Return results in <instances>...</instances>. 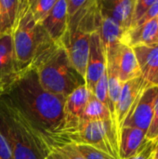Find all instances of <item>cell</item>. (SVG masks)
I'll return each instance as SVG.
<instances>
[{
  "instance_id": "6da1fadb",
  "label": "cell",
  "mask_w": 158,
  "mask_h": 159,
  "mask_svg": "<svg viewBox=\"0 0 158 159\" xmlns=\"http://www.w3.org/2000/svg\"><path fill=\"white\" fill-rule=\"evenodd\" d=\"M7 94L50 145L51 139L62 129L66 99L46 90L30 66L14 80Z\"/></svg>"
},
{
  "instance_id": "7a4b0ae2",
  "label": "cell",
  "mask_w": 158,
  "mask_h": 159,
  "mask_svg": "<svg viewBox=\"0 0 158 159\" xmlns=\"http://www.w3.org/2000/svg\"><path fill=\"white\" fill-rule=\"evenodd\" d=\"M29 66L46 90L65 99L85 84V79L73 67L62 42H53L47 38Z\"/></svg>"
},
{
  "instance_id": "3957f363",
  "label": "cell",
  "mask_w": 158,
  "mask_h": 159,
  "mask_svg": "<svg viewBox=\"0 0 158 159\" xmlns=\"http://www.w3.org/2000/svg\"><path fill=\"white\" fill-rule=\"evenodd\" d=\"M0 130L14 159H45L49 143L13 100L0 96Z\"/></svg>"
},
{
  "instance_id": "277c9868",
  "label": "cell",
  "mask_w": 158,
  "mask_h": 159,
  "mask_svg": "<svg viewBox=\"0 0 158 159\" xmlns=\"http://www.w3.org/2000/svg\"><path fill=\"white\" fill-rule=\"evenodd\" d=\"M87 144L119 159L118 130L112 120L79 121L70 129L56 135L51 144Z\"/></svg>"
},
{
  "instance_id": "5b68a950",
  "label": "cell",
  "mask_w": 158,
  "mask_h": 159,
  "mask_svg": "<svg viewBox=\"0 0 158 159\" xmlns=\"http://www.w3.org/2000/svg\"><path fill=\"white\" fill-rule=\"evenodd\" d=\"M18 65L29 66L41 45L48 38L31 11L29 0H19L11 32Z\"/></svg>"
},
{
  "instance_id": "8992f818",
  "label": "cell",
  "mask_w": 158,
  "mask_h": 159,
  "mask_svg": "<svg viewBox=\"0 0 158 159\" xmlns=\"http://www.w3.org/2000/svg\"><path fill=\"white\" fill-rule=\"evenodd\" d=\"M158 98L157 87L145 89L131 107L122 127H131L147 132L154 116V109Z\"/></svg>"
},
{
  "instance_id": "52a82bcc",
  "label": "cell",
  "mask_w": 158,
  "mask_h": 159,
  "mask_svg": "<svg viewBox=\"0 0 158 159\" xmlns=\"http://www.w3.org/2000/svg\"><path fill=\"white\" fill-rule=\"evenodd\" d=\"M106 59L107 65L115 70L123 84L142 76L140 66L132 48L119 44L106 52Z\"/></svg>"
},
{
  "instance_id": "ba28073f",
  "label": "cell",
  "mask_w": 158,
  "mask_h": 159,
  "mask_svg": "<svg viewBox=\"0 0 158 159\" xmlns=\"http://www.w3.org/2000/svg\"><path fill=\"white\" fill-rule=\"evenodd\" d=\"M90 34L80 30L67 31L61 41L66 48L73 67L84 79L89 54Z\"/></svg>"
},
{
  "instance_id": "9c48e42d",
  "label": "cell",
  "mask_w": 158,
  "mask_h": 159,
  "mask_svg": "<svg viewBox=\"0 0 158 159\" xmlns=\"http://www.w3.org/2000/svg\"><path fill=\"white\" fill-rule=\"evenodd\" d=\"M106 66V52L102 43L100 34L99 32L92 33L90 34L89 54L85 75V84L91 93H93L97 82L105 72Z\"/></svg>"
},
{
  "instance_id": "30bf717a",
  "label": "cell",
  "mask_w": 158,
  "mask_h": 159,
  "mask_svg": "<svg viewBox=\"0 0 158 159\" xmlns=\"http://www.w3.org/2000/svg\"><path fill=\"white\" fill-rule=\"evenodd\" d=\"M90 95L91 92L88 89L86 84H83L78 88H76L66 98L64 103V122H63L62 129L60 130L59 133L70 129L72 128H74L79 123Z\"/></svg>"
},
{
  "instance_id": "8fae6325",
  "label": "cell",
  "mask_w": 158,
  "mask_h": 159,
  "mask_svg": "<svg viewBox=\"0 0 158 159\" xmlns=\"http://www.w3.org/2000/svg\"><path fill=\"white\" fill-rule=\"evenodd\" d=\"M40 25L51 41L61 42L68 31L67 0H57Z\"/></svg>"
},
{
  "instance_id": "7c38bea8",
  "label": "cell",
  "mask_w": 158,
  "mask_h": 159,
  "mask_svg": "<svg viewBox=\"0 0 158 159\" xmlns=\"http://www.w3.org/2000/svg\"><path fill=\"white\" fill-rule=\"evenodd\" d=\"M146 88L158 86V44L133 48Z\"/></svg>"
},
{
  "instance_id": "4fadbf2b",
  "label": "cell",
  "mask_w": 158,
  "mask_h": 159,
  "mask_svg": "<svg viewBox=\"0 0 158 159\" xmlns=\"http://www.w3.org/2000/svg\"><path fill=\"white\" fill-rule=\"evenodd\" d=\"M145 89L147 88L142 76L129 80L123 84L121 94L115 107V120L118 132L131 107Z\"/></svg>"
},
{
  "instance_id": "5bb4252c",
  "label": "cell",
  "mask_w": 158,
  "mask_h": 159,
  "mask_svg": "<svg viewBox=\"0 0 158 159\" xmlns=\"http://www.w3.org/2000/svg\"><path fill=\"white\" fill-rule=\"evenodd\" d=\"M147 143L146 133L142 129L131 127H122L118 136L119 159L131 157L140 152Z\"/></svg>"
},
{
  "instance_id": "9a60e30c",
  "label": "cell",
  "mask_w": 158,
  "mask_h": 159,
  "mask_svg": "<svg viewBox=\"0 0 158 159\" xmlns=\"http://www.w3.org/2000/svg\"><path fill=\"white\" fill-rule=\"evenodd\" d=\"M121 44L130 48L158 44L157 19L143 25L130 28L124 33Z\"/></svg>"
},
{
  "instance_id": "2e32d148",
  "label": "cell",
  "mask_w": 158,
  "mask_h": 159,
  "mask_svg": "<svg viewBox=\"0 0 158 159\" xmlns=\"http://www.w3.org/2000/svg\"><path fill=\"white\" fill-rule=\"evenodd\" d=\"M135 2L136 0L100 1L102 11L113 18L126 31L131 25Z\"/></svg>"
},
{
  "instance_id": "e0dca14e",
  "label": "cell",
  "mask_w": 158,
  "mask_h": 159,
  "mask_svg": "<svg viewBox=\"0 0 158 159\" xmlns=\"http://www.w3.org/2000/svg\"><path fill=\"white\" fill-rule=\"evenodd\" d=\"M101 15L102 19L99 34L101 36L102 43L104 47L105 52H107L110 49L121 44L126 30H124L113 18L103 13L102 9Z\"/></svg>"
},
{
  "instance_id": "ac0fdd59",
  "label": "cell",
  "mask_w": 158,
  "mask_h": 159,
  "mask_svg": "<svg viewBox=\"0 0 158 159\" xmlns=\"http://www.w3.org/2000/svg\"><path fill=\"white\" fill-rule=\"evenodd\" d=\"M19 66L15 55L11 33L0 34V75L9 74Z\"/></svg>"
},
{
  "instance_id": "d6986e66",
  "label": "cell",
  "mask_w": 158,
  "mask_h": 159,
  "mask_svg": "<svg viewBox=\"0 0 158 159\" xmlns=\"http://www.w3.org/2000/svg\"><path fill=\"white\" fill-rule=\"evenodd\" d=\"M112 120L109 109L91 93L80 121H107Z\"/></svg>"
},
{
  "instance_id": "ffe728a7",
  "label": "cell",
  "mask_w": 158,
  "mask_h": 159,
  "mask_svg": "<svg viewBox=\"0 0 158 159\" xmlns=\"http://www.w3.org/2000/svg\"><path fill=\"white\" fill-rule=\"evenodd\" d=\"M106 69H107V76H108V98L110 102V114L112 116V121L116 127L115 107H116V104L118 102V100L121 94L123 83L119 80L116 73L112 67L107 65ZM118 136H119V132H118Z\"/></svg>"
},
{
  "instance_id": "44dd1931",
  "label": "cell",
  "mask_w": 158,
  "mask_h": 159,
  "mask_svg": "<svg viewBox=\"0 0 158 159\" xmlns=\"http://www.w3.org/2000/svg\"><path fill=\"white\" fill-rule=\"evenodd\" d=\"M18 5L19 0H0V34L12 32Z\"/></svg>"
},
{
  "instance_id": "7402d4cb",
  "label": "cell",
  "mask_w": 158,
  "mask_h": 159,
  "mask_svg": "<svg viewBox=\"0 0 158 159\" xmlns=\"http://www.w3.org/2000/svg\"><path fill=\"white\" fill-rule=\"evenodd\" d=\"M45 159H85L72 143L49 145Z\"/></svg>"
},
{
  "instance_id": "603a6c76",
  "label": "cell",
  "mask_w": 158,
  "mask_h": 159,
  "mask_svg": "<svg viewBox=\"0 0 158 159\" xmlns=\"http://www.w3.org/2000/svg\"><path fill=\"white\" fill-rule=\"evenodd\" d=\"M57 0H29L30 8L35 21L40 24L48 15Z\"/></svg>"
},
{
  "instance_id": "cb8c5ba5",
  "label": "cell",
  "mask_w": 158,
  "mask_h": 159,
  "mask_svg": "<svg viewBox=\"0 0 158 159\" xmlns=\"http://www.w3.org/2000/svg\"><path fill=\"white\" fill-rule=\"evenodd\" d=\"M97 100H99L102 103H103L110 111V102L108 98V76H107V69L97 82L94 91L92 93Z\"/></svg>"
},
{
  "instance_id": "d4e9b609",
  "label": "cell",
  "mask_w": 158,
  "mask_h": 159,
  "mask_svg": "<svg viewBox=\"0 0 158 159\" xmlns=\"http://www.w3.org/2000/svg\"><path fill=\"white\" fill-rule=\"evenodd\" d=\"M85 159H115L110 155L87 144H74Z\"/></svg>"
},
{
  "instance_id": "484cf974",
  "label": "cell",
  "mask_w": 158,
  "mask_h": 159,
  "mask_svg": "<svg viewBox=\"0 0 158 159\" xmlns=\"http://www.w3.org/2000/svg\"><path fill=\"white\" fill-rule=\"evenodd\" d=\"M154 2L155 0H136L130 28H132L136 24V22L146 13V11L153 5Z\"/></svg>"
},
{
  "instance_id": "4316f807",
  "label": "cell",
  "mask_w": 158,
  "mask_h": 159,
  "mask_svg": "<svg viewBox=\"0 0 158 159\" xmlns=\"http://www.w3.org/2000/svg\"><path fill=\"white\" fill-rule=\"evenodd\" d=\"M146 139L148 141L155 142L157 143L158 141V98L154 109V116L151 121L150 127L146 132Z\"/></svg>"
},
{
  "instance_id": "83f0119b",
  "label": "cell",
  "mask_w": 158,
  "mask_h": 159,
  "mask_svg": "<svg viewBox=\"0 0 158 159\" xmlns=\"http://www.w3.org/2000/svg\"><path fill=\"white\" fill-rule=\"evenodd\" d=\"M158 18V0H155V2L153 3V5L149 7V9L146 11V13L136 22V24L132 27H137V26H141L155 19ZM130 29V28H129Z\"/></svg>"
},
{
  "instance_id": "f1b7e54d",
  "label": "cell",
  "mask_w": 158,
  "mask_h": 159,
  "mask_svg": "<svg viewBox=\"0 0 158 159\" xmlns=\"http://www.w3.org/2000/svg\"><path fill=\"white\" fill-rule=\"evenodd\" d=\"M156 148V143L152 141H148L146 145L136 155L127 159H154V152Z\"/></svg>"
},
{
  "instance_id": "f546056e",
  "label": "cell",
  "mask_w": 158,
  "mask_h": 159,
  "mask_svg": "<svg viewBox=\"0 0 158 159\" xmlns=\"http://www.w3.org/2000/svg\"><path fill=\"white\" fill-rule=\"evenodd\" d=\"M0 159H14L9 144L0 130Z\"/></svg>"
},
{
  "instance_id": "4dcf8cb0",
  "label": "cell",
  "mask_w": 158,
  "mask_h": 159,
  "mask_svg": "<svg viewBox=\"0 0 158 159\" xmlns=\"http://www.w3.org/2000/svg\"><path fill=\"white\" fill-rule=\"evenodd\" d=\"M154 159H158V148H156L154 152Z\"/></svg>"
},
{
  "instance_id": "1f68e13d",
  "label": "cell",
  "mask_w": 158,
  "mask_h": 159,
  "mask_svg": "<svg viewBox=\"0 0 158 159\" xmlns=\"http://www.w3.org/2000/svg\"><path fill=\"white\" fill-rule=\"evenodd\" d=\"M157 39H158V18H157Z\"/></svg>"
},
{
  "instance_id": "d6a6232c",
  "label": "cell",
  "mask_w": 158,
  "mask_h": 159,
  "mask_svg": "<svg viewBox=\"0 0 158 159\" xmlns=\"http://www.w3.org/2000/svg\"><path fill=\"white\" fill-rule=\"evenodd\" d=\"M156 148H158V141H157V143H156Z\"/></svg>"
}]
</instances>
